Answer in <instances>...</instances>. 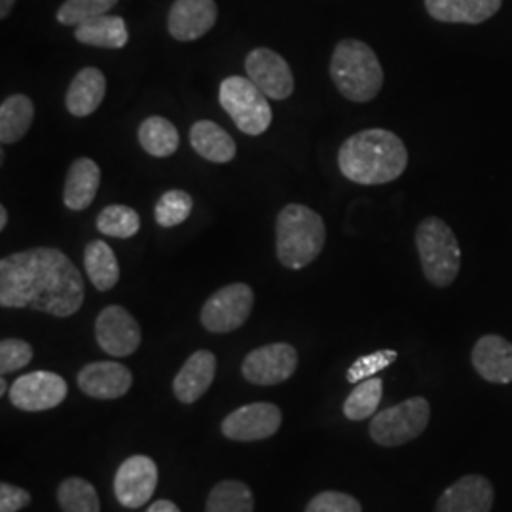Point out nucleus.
<instances>
[{"instance_id": "nucleus-1", "label": "nucleus", "mask_w": 512, "mask_h": 512, "mask_svg": "<svg viewBox=\"0 0 512 512\" xmlns=\"http://www.w3.org/2000/svg\"><path fill=\"white\" fill-rule=\"evenodd\" d=\"M86 287L69 256L54 247H35L0 260V306L71 317L82 308Z\"/></svg>"}, {"instance_id": "nucleus-2", "label": "nucleus", "mask_w": 512, "mask_h": 512, "mask_svg": "<svg viewBox=\"0 0 512 512\" xmlns=\"http://www.w3.org/2000/svg\"><path fill=\"white\" fill-rule=\"evenodd\" d=\"M338 167L351 183L363 186L393 183L408 167V150L403 139L389 129H365L342 143Z\"/></svg>"}, {"instance_id": "nucleus-3", "label": "nucleus", "mask_w": 512, "mask_h": 512, "mask_svg": "<svg viewBox=\"0 0 512 512\" xmlns=\"http://www.w3.org/2000/svg\"><path fill=\"white\" fill-rule=\"evenodd\" d=\"M327 228L323 217L302 203L285 205L275 222V253L281 266L304 270L323 253Z\"/></svg>"}, {"instance_id": "nucleus-4", "label": "nucleus", "mask_w": 512, "mask_h": 512, "mask_svg": "<svg viewBox=\"0 0 512 512\" xmlns=\"http://www.w3.org/2000/svg\"><path fill=\"white\" fill-rule=\"evenodd\" d=\"M330 78L344 99L368 103L384 86V69L366 42L344 38L336 44L330 59Z\"/></svg>"}, {"instance_id": "nucleus-5", "label": "nucleus", "mask_w": 512, "mask_h": 512, "mask_svg": "<svg viewBox=\"0 0 512 512\" xmlns=\"http://www.w3.org/2000/svg\"><path fill=\"white\" fill-rule=\"evenodd\" d=\"M416 247L425 279L439 287H450L461 270V247L452 228L439 219L421 220L416 230Z\"/></svg>"}, {"instance_id": "nucleus-6", "label": "nucleus", "mask_w": 512, "mask_h": 512, "mask_svg": "<svg viewBox=\"0 0 512 512\" xmlns=\"http://www.w3.org/2000/svg\"><path fill=\"white\" fill-rule=\"evenodd\" d=\"M220 107L234 120L236 128L245 135H262L272 126V107L268 95L251 78L228 76L219 90Z\"/></svg>"}, {"instance_id": "nucleus-7", "label": "nucleus", "mask_w": 512, "mask_h": 512, "mask_svg": "<svg viewBox=\"0 0 512 512\" xmlns=\"http://www.w3.org/2000/svg\"><path fill=\"white\" fill-rule=\"evenodd\" d=\"M431 420V404L423 397H412L378 412L370 421V437L385 448L403 446L418 439Z\"/></svg>"}, {"instance_id": "nucleus-8", "label": "nucleus", "mask_w": 512, "mask_h": 512, "mask_svg": "<svg viewBox=\"0 0 512 512\" xmlns=\"http://www.w3.org/2000/svg\"><path fill=\"white\" fill-rule=\"evenodd\" d=\"M255 306V293L247 283H232L219 289L203 304L200 321L213 334L241 329Z\"/></svg>"}, {"instance_id": "nucleus-9", "label": "nucleus", "mask_w": 512, "mask_h": 512, "mask_svg": "<svg viewBox=\"0 0 512 512\" xmlns=\"http://www.w3.org/2000/svg\"><path fill=\"white\" fill-rule=\"evenodd\" d=\"M296 368V349L287 342H275L253 349L241 363V374L249 384L270 387L287 382Z\"/></svg>"}, {"instance_id": "nucleus-10", "label": "nucleus", "mask_w": 512, "mask_h": 512, "mask_svg": "<svg viewBox=\"0 0 512 512\" xmlns=\"http://www.w3.org/2000/svg\"><path fill=\"white\" fill-rule=\"evenodd\" d=\"M281 421L283 414L279 406L274 403H251L230 412L220 423V431L226 439L236 442H258L274 437L281 427Z\"/></svg>"}, {"instance_id": "nucleus-11", "label": "nucleus", "mask_w": 512, "mask_h": 512, "mask_svg": "<svg viewBox=\"0 0 512 512\" xmlns=\"http://www.w3.org/2000/svg\"><path fill=\"white\" fill-rule=\"evenodd\" d=\"M67 393L69 387L63 376L48 370H37L19 376L12 384L10 403L23 412H44L63 403Z\"/></svg>"}, {"instance_id": "nucleus-12", "label": "nucleus", "mask_w": 512, "mask_h": 512, "mask_svg": "<svg viewBox=\"0 0 512 512\" xmlns=\"http://www.w3.org/2000/svg\"><path fill=\"white\" fill-rule=\"evenodd\" d=\"M95 340L110 357H129L141 346L143 334L126 308L107 306L95 319Z\"/></svg>"}, {"instance_id": "nucleus-13", "label": "nucleus", "mask_w": 512, "mask_h": 512, "mask_svg": "<svg viewBox=\"0 0 512 512\" xmlns=\"http://www.w3.org/2000/svg\"><path fill=\"white\" fill-rule=\"evenodd\" d=\"M158 488V467L148 456H131L114 476V495L126 509L147 505Z\"/></svg>"}, {"instance_id": "nucleus-14", "label": "nucleus", "mask_w": 512, "mask_h": 512, "mask_svg": "<svg viewBox=\"0 0 512 512\" xmlns=\"http://www.w3.org/2000/svg\"><path fill=\"white\" fill-rule=\"evenodd\" d=\"M247 76L255 82L268 99L283 101L294 92V76L285 57L270 48H255L245 57Z\"/></svg>"}, {"instance_id": "nucleus-15", "label": "nucleus", "mask_w": 512, "mask_h": 512, "mask_svg": "<svg viewBox=\"0 0 512 512\" xmlns=\"http://www.w3.org/2000/svg\"><path fill=\"white\" fill-rule=\"evenodd\" d=\"M219 8L215 0H175L167 29L169 35L181 42H192L205 37L217 23Z\"/></svg>"}, {"instance_id": "nucleus-16", "label": "nucleus", "mask_w": 512, "mask_h": 512, "mask_svg": "<svg viewBox=\"0 0 512 512\" xmlns=\"http://www.w3.org/2000/svg\"><path fill=\"white\" fill-rule=\"evenodd\" d=\"M133 385V374L128 366L116 361H97L78 372V387L97 401H114L128 393Z\"/></svg>"}, {"instance_id": "nucleus-17", "label": "nucleus", "mask_w": 512, "mask_h": 512, "mask_svg": "<svg viewBox=\"0 0 512 512\" xmlns=\"http://www.w3.org/2000/svg\"><path fill=\"white\" fill-rule=\"evenodd\" d=\"M494 501V486L486 476H461L440 494L435 512H492Z\"/></svg>"}, {"instance_id": "nucleus-18", "label": "nucleus", "mask_w": 512, "mask_h": 512, "mask_svg": "<svg viewBox=\"0 0 512 512\" xmlns=\"http://www.w3.org/2000/svg\"><path fill=\"white\" fill-rule=\"evenodd\" d=\"M217 374V357L209 349L194 351L181 366L173 380V393L177 401L183 404H194L213 385Z\"/></svg>"}, {"instance_id": "nucleus-19", "label": "nucleus", "mask_w": 512, "mask_h": 512, "mask_svg": "<svg viewBox=\"0 0 512 512\" xmlns=\"http://www.w3.org/2000/svg\"><path fill=\"white\" fill-rule=\"evenodd\" d=\"M476 374L490 384H512V344L499 334L478 338L471 353Z\"/></svg>"}, {"instance_id": "nucleus-20", "label": "nucleus", "mask_w": 512, "mask_h": 512, "mask_svg": "<svg viewBox=\"0 0 512 512\" xmlns=\"http://www.w3.org/2000/svg\"><path fill=\"white\" fill-rule=\"evenodd\" d=\"M503 0H425V10L440 23L480 25L501 10Z\"/></svg>"}, {"instance_id": "nucleus-21", "label": "nucleus", "mask_w": 512, "mask_h": 512, "mask_svg": "<svg viewBox=\"0 0 512 512\" xmlns=\"http://www.w3.org/2000/svg\"><path fill=\"white\" fill-rule=\"evenodd\" d=\"M107 93V78L95 67L78 71L65 97V107L76 118L92 116L101 107Z\"/></svg>"}, {"instance_id": "nucleus-22", "label": "nucleus", "mask_w": 512, "mask_h": 512, "mask_svg": "<svg viewBox=\"0 0 512 512\" xmlns=\"http://www.w3.org/2000/svg\"><path fill=\"white\" fill-rule=\"evenodd\" d=\"M101 184V169L92 158L74 160L63 190V202L71 211H84L92 205Z\"/></svg>"}, {"instance_id": "nucleus-23", "label": "nucleus", "mask_w": 512, "mask_h": 512, "mask_svg": "<svg viewBox=\"0 0 512 512\" xmlns=\"http://www.w3.org/2000/svg\"><path fill=\"white\" fill-rule=\"evenodd\" d=\"M190 145L203 160L213 164H228L238 154L232 135L211 120H198L190 128Z\"/></svg>"}, {"instance_id": "nucleus-24", "label": "nucleus", "mask_w": 512, "mask_h": 512, "mask_svg": "<svg viewBox=\"0 0 512 512\" xmlns=\"http://www.w3.org/2000/svg\"><path fill=\"white\" fill-rule=\"evenodd\" d=\"M74 38L80 44L103 48V50H120L128 44V25L120 16H101L90 19L76 27Z\"/></svg>"}, {"instance_id": "nucleus-25", "label": "nucleus", "mask_w": 512, "mask_h": 512, "mask_svg": "<svg viewBox=\"0 0 512 512\" xmlns=\"http://www.w3.org/2000/svg\"><path fill=\"white\" fill-rule=\"evenodd\" d=\"M35 120V105L31 97L18 93L10 95L0 105V141L2 145H16L21 141Z\"/></svg>"}, {"instance_id": "nucleus-26", "label": "nucleus", "mask_w": 512, "mask_h": 512, "mask_svg": "<svg viewBox=\"0 0 512 512\" xmlns=\"http://www.w3.org/2000/svg\"><path fill=\"white\" fill-rule=\"evenodd\" d=\"M84 268L93 287L101 293L114 289L120 281V266L112 247L103 239L90 241L84 249Z\"/></svg>"}, {"instance_id": "nucleus-27", "label": "nucleus", "mask_w": 512, "mask_h": 512, "mask_svg": "<svg viewBox=\"0 0 512 512\" xmlns=\"http://www.w3.org/2000/svg\"><path fill=\"white\" fill-rule=\"evenodd\" d=\"M139 145L154 158H169L179 150L181 139L167 118L150 116L139 126Z\"/></svg>"}, {"instance_id": "nucleus-28", "label": "nucleus", "mask_w": 512, "mask_h": 512, "mask_svg": "<svg viewBox=\"0 0 512 512\" xmlns=\"http://www.w3.org/2000/svg\"><path fill=\"white\" fill-rule=\"evenodd\" d=\"M255 497L241 480H220L209 492L205 512H253Z\"/></svg>"}, {"instance_id": "nucleus-29", "label": "nucleus", "mask_w": 512, "mask_h": 512, "mask_svg": "<svg viewBox=\"0 0 512 512\" xmlns=\"http://www.w3.org/2000/svg\"><path fill=\"white\" fill-rule=\"evenodd\" d=\"M57 503L63 512H101V501L92 482L71 476L57 486Z\"/></svg>"}, {"instance_id": "nucleus-30", "label": "nucleus", "mask_w": 512, "mask_h": 512, "mask_svg": "<svg viewBox=\"0 0 512 512\" xmlns=\"http://www.w3.org/2000/svg\"><path fill=\"white\" fill-rule=\"evenodd\" d=\"M384 397V380L368 378L357 384L344 403V416L349 421H363L374 418L378 406Z\"/></svg>"}, {"instance_id": "nucleus-31", "label": "nucleus", "mask_w": 512, "mask_h": 512, "mask_svg": "<svg viewBox=\"0 0 512 512\" xmlns=\"http://www.w3.org/2000/svg\"><path fill=\"white\" fill-rule=\"evenodd\" d=\"M97 230L109 238H133L141 230V217L135 209L128 205H107L95 222Z\"/></svg>"}, {"instance_id": "nucleus-32", "label": "nucleus", "mask_w": 512, "mask_h": 512, "mask_svg": "<svg viewBox=\"0 0 512 512\" xmlns=\"http://www.w3.org/2000/svg\"><path fill=\"white\" fill-rule=\"evenodd\" d=\"M116 4L118 0H65L55 18L65 27H78L90 19L107 16Z\"/></svg>"}, {"instance_id": "nucleus-33", "label": "nucleus", "mask_w": 512, "mask_h": 512, "mask_svg": "<svg viewBox=\"0 0 512 512\" xmlns=\"http://www.w3.org/2000/svg\"><path fill=\"white\" fill-rule=\"evenodd\" d=\"M194 202L184 190H167L154 207V217L162 228H175L190 217Z\"/></svg>"}, {"instance_id": "nucleus-34", "label": "nucleus", "mask_w": 512, "mask_h": 512, "mask_svg": "<svg viewBox=\"0 0 512 512\" xmlns=\"http://www.w3.org/2000/svg\"><path fill=\"white\" fill-rule=\"evenodd\" d=\"M397 357H399V353L395 349H380V351H374L370 355H363L353 365L349 366L346 380L349 384H361L368 378H374L378 372H382L387 366L393 365L397 361Z\"/></svg>"}, {"instance_id": "nucleus-35", "label": "nucleus", "mask_w": 512, "mask_h": 512, "mask_svg": "<svg viewBox=\"0 0 512 512\" xmlns=\"http://www.w3.org/2000/svg\"><path fill=\"white\" fill-rule=\"evenodd\" d=\"M33 361V348L29 342L6 338L0 342V374H12Z\"/></svg>"}, {"instance_id": "nucleus-36", "label": "nucleus", "mask_w": 512, "mask_h": 512, "mask_svg": "<svg viewBox=\"0 0 512 512\" xmlns=\"http://www.w3.org/2000/svg\"><path fill=\"white\" fill-rule=\"evenodd\" d=\"M306 512H363V507L353 495L329 490L311 497Z\"/></svg>"}, {"instance_id": "nucleus-37", "label": "nucleus", "mask_w": 512, "mask_h": 512, "mask_svg": "<svg viewBox=\"0 0 512 512\" xmlns=\"http://www.w3.org/2000/svg\"><path fill=\"white\" fill-rule=\"evenodd\" d=\"M31 501L33 497L27 490L14 486L10 482L0 484V512L23 511L31 505Z\"/></svg>"}, {"instance_id": "nucleus-38", "label": "nucleus", "mask_w": 512, "mask_h": 512, "mask_svg": "<svg viewBox=\"0 0 512 512\" xmlns=\"http://www.w3.org/2000/svg\"><path fill=\"white\" fill-rule=\"evenodd\" d=\"M147 512H181V509L173 503V501H167V499H160L156 503L150 505V509Z\"/></svg>"}, {"instance_id": "nucleus-39", "label": "nucleus", "mask_w": 512, "mask_h": 512, "mask_svg": "<svg viewBox=\"0 0 512 512\" xmlns=\"http://www.w3.org/2000/svg\"><path fill=\"white\" fill-rule=\"evenodd\" d=\"M16 0H0V18L6 19L10 16Z\"/></svg>"}, {"instance_id": "nucleus-40", "label": "nucleus", "mask_w": 512, "mask_h": 512, "mask_svg": "<svg viewBox=\"0 0 512 512\" xmlns=\"http://www.w3.org/2000/svg\"><path fill=\"white\" fill-rule=\"evenodd\" d=\"M6 224H8V209L2 205L0 207V230H4Z\"/></svg>"}, {"instance_id": "nucleus-41", "label": "nucleus", "mask_w": 512, "mask_h": 512, "mask_svg": "<svg viewBox=\"0 0 512 512\" xmlns=\"http://www.w3.org/2000/svg\"><path fill=\"white\" fill-rule=\"evenodd\" d=\"M4 395H6V378L2 376L0 378V397H4Z\"/></svg>"}]
</instances>
